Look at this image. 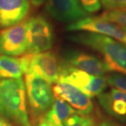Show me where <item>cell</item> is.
<instances>
[{
    "instance_id": "obj_1",
    "label": "cell",
    "mask_w": 126,
    "mask_h": 126,
    "mask_svg": "<svg viewBox=\"0 0 126 126\" xmlns=\"http://www.w3.org/2000/svg\"><path fill=\"white\" fill-rule=\"evenodd\" d=\"M0 114L16 126H31L27 94L22 78L0 81Z\"/></svg>"
},
{
    "instance_id": "obj_2",
    "label": "cell",
    "mask_w": 126,
    "mask_h": 126,
    "mask_svg": "<svg viewBox=\"0 0 126 126\" xmlns=\"http://www.w3.org/2000/svg\"><path fill=\"white\" fill-rule=\"evenodd\" d=\"M69 38L102 55L109 72H120L126 75V45L123 43L89 32L79 33Z\"/></svg>"
},
{
    "instance_id": "obj_3",
    "label": "cell",
    "mask_w": 126,
    "mask_h": 126,
    "mask_svg": "<svg viewBox=\"0 0 126 126\" xmlns=\"http://www.w3.org/2000/svg\"><path fill=\"white\" fill-rule=\"evenodd\" d=\"M25 85L32 118L39 121L54 102L53 88L48 81L31 73L25 74Z\"/></svg>"
},
{
    "instance_id": "obj_4",
    "label": "cell",
    "mask_w": 126,
    "mask_h": 126,
    "mask_svg": "<svg viewBox=\"0 0 126 126\" xmlns=\"http://www.w3.org/2000/svg\"><path fill=\"white\" fill-rule=\"evenodd\" d=\"M59 80L69 83L90 97L98 96L103 93L108 85L106 77L91 75L66 62L60 63Z\"/></svg>"
},
{
    "instance_id": "obj_5",
    "label": "cell",
    "mask_w": 126,
    "mask_h": 126,
    "mask_svg": "<svg viewBox=\"0 0 126 126\" xmlns=\"http://www.w3.org/2000/svg\"><path fill=\"white\" fill-rule=\"evenodd\" d=\"M27 54L44 53L51 48L54 34L50 23L42 16H36L27 20Z\"/></svg>"
},
{
    "instance_id": "obj_6",
    "label": "cell",
    "mask_w": 126,
    "mask_h": 126,
    "mask_svg": "<svg viewBox=\"0 0 126 126\" xmlns=\"http://www.w3.org/2000/svg\"><path fill=\"white\" fill-rule=\"evenodd\" d=\"M27 20L0 33V54L16 57L27 53Z\"/></svg>"
},
{
    "instance_id": "obj_7",
    "label": "cell",
    "mask_w": 126,
    "mask_h": 126,
    "mask_svg": "<svg viewBox=\"0 0 126 126\" xmlns=\"http://www.w3.org/2000/svg\"><path fill=\"white\" fill-rule=\"evenodd\" d=\"M69 31H83L97 33L111 37L126 45V32L115 24L98 17H86L67 25Z\"/></svg>"
},
{
    "instance_id": "obj_8",
    "label": "cell",
    "mask_w": 126,
    "mask_h": 126,
    "mask_svg": "<svg viewBox=\"0 0 126 126\" xmlns=\"http://www.w3.org/2000/svg\"><path fill=\"white\" fill-rule=\"evenodd\" d=\"M53 91L55 97L65 101L79 113L88 115L93 110V103L90 97L68 82L59 80Z\"/></svg>"
},
{
    "instance_id": "obj_9",
    "label": "cell",
    "mask_w": 126,
    "mask_h": 126,
    "mask_svg": "<svg viewBox=\"0 0 126 126\" xmlns=\"http://www.w3.org/2000/svg\"><path fill=\"white\" fill-rule=\"evenodd\" d=\"M27 73L35 74L50 83H56L60 79V63L52 52L32 55Z\"/></svg>"
},
{
    "instance_id": "obj_10",
    "label": "cell",
    "mask_w": 126,
    "mask_h": 126,
    "mask_svg": "<svg viewBox=\"0 0 126 126\" xmlns=\"http://www.w3.org/2000/svg\"><path fill=\"white\" fill-rule=\"evenodd\" d=\"M46 11L52 18L63 23H74L88 17L79 0H46Z\"/></svg>"
},
{
    "instance_id": "obj_11",
    "label": "cell",
    "mask_w": 126,
    "mask_h": 126,
    "mask_svg": "<svg viewBox=\"0 0 126 126\" xmlns=\"http://www.w3.org/2000/svg\"><path fill=\"white\" fill-rule=\"evenodd\" d=\"M30 10L28 0H0V27L6 29L23 22Z\"/></svg>"
},
{
    "instance_id": "obj_12",
    "label": "cell",
    "mask_w": 126,
    "mask_h": 126,
    "mask_svg": "<svg viewBox=\"0 0 126 126\" xmlns=\"http://www.w3.org/2000/svg\"><path fill=\"white\" fill-rule=\"evenodd\" d=\"M67 63L94 76H103L109 72L106 64L93 55L81 51H69L64 55Z\"/></svg>"
},
{
    "instance_id": "obj_13",
    "label": "cell",
    "mask_w": 126,
    "mask_h": 126,
    "mask_svg": "<svg viewBox=\"0 0 126 126\" xmlns=\"http://www.w3.org/2000/svg\"><path fill=\"white\" fill-rule=\"evenodd\" d=\"M101 107L118 121L126 123V93L111 88L97 96Z\"/></svg>"
},
{
    "instance_id": "obj_14",
    "label": "cell",
    "mask_w": 126,
    "mask_h": 126,
    "mask_svg": "<svg viewBox=\"0 0 126 126\" xmlns=\"http://www.w3.org/2000/svg\"><path fill=\"white\" fill-rule=\"evenodd\" d=\"M32 55L27 54L22 58L8 55L0 56V78L19 79L26 74Z\"/></svg>"
},
{
    "instance_id": "obj_15",
    "label": "cell",
    "mask_w": 126,
    "mask_h": 126,
    "mask_svg": "<svg viewBox=\"0 0 126 126\" xmlns=\"http://www.w3.org/2000/svg\"><path fill=\"white\" fill-rule=\"evenodd\" d=\"M76 113L77 111L65 101L55 97L52 107L44 118L53 126H63L64 122Z\"/></svg>"
},
{
    "instance_id": "obj_16",
    "label": "cell",
    "mask_w": 126,
    "mask_h": 126,
    "mask_svg": "<svg viewBox=\"0 0 126 126\" xmlns=\"http://www.w3.org/2000/svg\"><path fill=\"white\" fill-rule=\"evenodd\" d=\"M97 17L102 20L115 24L123 31L126 32V8L107 10Z\"/></svg>"
},
{
    "instance_id": "obj_17",
    "label": "cell",
    "mask_w": 126,
    "mask_h": 126,
    "mask_svg": "<svg viewBox=\"0 0 126 126\" xmlns=\"http://www.w3.org/2000/svg\"><path fill=\"white\" fill-rule=\"evenodd\" d=\"M63 126H97L96 123L88 115L76 113L64 122Z\"/></svg>"
},
{
    "instance_id": "obj_18",
    "label": "cell",
    "mask_w": 126,
    "mask_h": 126,
    "mask_svg": "<svg viewBox=\"0 0 126 126\" xmlns=\"http://www.w3.org/2000/svg\"><path fill=\"white\" fill-rule=\"evenodd\" d=\"M107 83L113 88L121 90L126 93V75L118 73H113L107 78Z\"/></svg>"
},
{
    "instance_id": "obj_19",
    "label": "cell",
    "mask_w": 126,
    "mask_h": 126,
    "mask_svg": "<svg viewBox=\"0 0 126 126\" xmlns=\"http://www.w3.org/2000/svg\"><path fill=\"white\" fill-rule=\"evenodd\" d=\"M83 9L87 14H93L101 8L100 0H79Z\"/></svg>"
},
{
    "instance_id": "obj_20",
    "label": "cell",
    "mask_w": 126,
    "mask_h": 126,
    "mask_svg": "<svg viewBox=\"0 0 126 126\" xmlns=\"http://www.w3.org/2000/svg\"><path fill=\"white\" fill-rule=\"evenodd\" d=\"M100 3L106 10L126 8V0H100Z\"/></svg>"
},
{
    "instance_id": "obj_21",
    "label": "cell",
    "mask_w": 126,
    "mask_h": 126,
    "mask_svg": "<svg viewBox=\"0 0 126 126\" xmlns=\"http://www.w3.org/2000/svg\"><path fill=\"white\" fill-rule=\"evenodd\" d=\"M96 125L97 126H123L116 122L111 121L110 119H107V118L101 119L97 123H96Z\"/></svg>"
},
{
    "instance_id": "obj_22",
    "label": "cell",
    "mask_w": 126,
    "mask_h": 126,
    "mask_svg": "<svg viewBox=\"0 0 126 126\" xmlns=\"http://www.w3.org/2000/svg\"><path fill=\"white\" fill-rule=\"evenodd\" d=\"M35 7H39L45 2L46 0H28Z\"/></svg>"
},
{
    "instance_id": "obj_23",
    "label": "cell",
    "mask_w": 126,
    "mask_h": 126,
    "mask_svg": "<svg viewBox=\"0 0 126 126\" xmlns=\"http://www.w3.org/2000/svg\"><path fill=\"white\" fill-rule=\"evenodd\" d=\"M37 126H55L52 125L51 123H50L48 121H46L44 118H42L41 119H40L39 122H38V124Z\"/></svg>"
},
{
    "instance_id": "obj_24",
    "label": "cell",
    "mask_w": 126,
    "mask_h": 126,
    "mask_svg": "<svg viewBox=\"0 0 126 126\" xmlns=\"http://www.w3.org/2000/svg\"><path fill=\"white\" fill-rule=\"evenodd\" d=\"M0 126H12L5 118L0 114Z\"/></svg>"
}]
</instances>
